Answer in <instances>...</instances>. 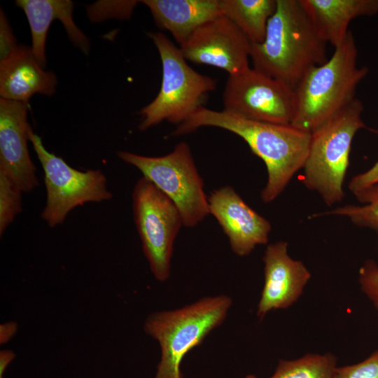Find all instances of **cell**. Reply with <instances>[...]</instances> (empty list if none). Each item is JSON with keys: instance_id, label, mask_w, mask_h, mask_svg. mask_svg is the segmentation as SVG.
I'll return each mask as SVG.
<instances>
[{"instance_id": "1", "label": "cell", "mask_w": 378, "mask_h": 378, "mask_svg": "<svg viewBox=\"0 0 378 378\" xmlns=\"http://www.w3.org/2000/svg\"><path fill=\"white\" fill-rule=\"evenodd\" d=\"M205 126L219 127L238 135L264 162L267 181L261 199L265 203L274 201L284 191L295 174L304 167L309 155L310 132L290 124L252 120L204 106L178 125L172 135L188 134Z\"/></svg>"}, {"instance_id": "2", "label": "cell", "mask_w": 378, "mask_h": 378, "mask_svg": "<svg viewBox=\"0 0 378 378\" xmlns=\"http://www.w3.org/2000/svg\"><path fill=\"white\" fill-rule=\"evenodd\" d=\"M253 68L293 89L312 67L327 62L320 37L300 0H276L264 41L251 43Z\"/></svg>"}, {"instance_id": "3", "label": "cell", "mask_w": 378, "mask_h": 378, "mask_svg": "<svg viewBox=\"0 0 378 378\" xmlns=\"http://www.w3.org/2000/svg\"><path fill=\"white\" fill-rule=\"evenodd\" d=\"M358 49L351 31L324 64L311 68L295 87L293 126L312 133L356 97L369 69L357 66Z\"/></svg>"}, {"instance_id": "4", "label": "cell", "mask_w": 378, "mask_h": 378, "mask_svg": "<svg viewBox=\"0 0 378 378\" xmlns=\"http://www.w3.org/2000/svg\"><path fill=\"white\" fill-rule=\"evenodd\" d=\"M232 304L226 295L207 296L178 309L150 314L144 330L161 350L154 378H182L180 365L185 355L223 323Z\"/></svg>"}, {"instance_id": "5", "label": "cell", "mask_w": 378, "mask_h": 378, "mask_svg": "<svg viewBox=\"0 0 378 378\" xmlns=\"http://www.w3.org/2000/svg\"><path fill=\"white\" fill-rule=\"evenodd\" d=\"M363 110L361 101L355 98L311 133L303 183L318 193L328 206L341 202L344 196L343 184L352 141L356 133L365 127Z\"/></svg>"}, {"instance_id": "6", "label": "cell", "mask_w": 378, "mask_h": 378, "mask_svg": "<svg viewBox=\"0 0 378 378\" xmlns=\"http://www.w3.org/2000/svg\"><path fill=\"white\" fill-rule=\"evenodd\" d=\"M162 66L160 90L156 97L141 111L140 130L164 120L180 125L188 119L216 88V80L189 66L177 48L163 33L149 34Z\"/></svg>"}, {"instance_id": "7", "label": "cell", "mask_w": 378, "mask_h": 378, "mask_svg": "<svg viewBox=\"0 0 378 378\" xmlns=\"http://www.w3.org/2000/svg\"><path fill=\"white\" fill-rule=\"evenodd\" d=\"M118 156L137 168L174 203L185 227H195L209 214L204 183L187 143L180 142L171 153L160 157L129 151H120Z\"/></svg>"}, {"instance_id": "8", "label": "cell", "mask_w": 378, "mask_h": 378, "mask_svg": "<svg viewBox=\"0 0 378 378\" xmlns=\"http://www.w3.org/2000/svg\"><path fill=\"white\" fill-rule=\"evenodd\" d=\"M28 135L44 172L46 203L41 218L50 227L62 224L77 206L112 198L106 176L101 170L76 169L62 158L47 150L41 138L31 127Z\"/></svg>"}, {"instance_id": "9", "label": "cell", "mask_w": 378, "mask_h": 378, "mask_svg": "<svg viewBox=\"0 0 378 378\" xmlns=\"http://www.w3.org/2000/svg\"><path fill=\"white\" fill-rule=\"evenodd\" d=\"M132 207L150 269L158 281H165L170 275L174 243L183 225L181 215L174 203L145 176L134 187Z\"/></svg>"}, {"instance_id": "10", "label": "cell", "mask_w": 378, "mask_h": 378, "mask_svg": "<svg viewBox=\"0 0 378 378\" xmlns=\"http://www.w3.org/2000/svg\"><path fill=\"white\" fill-rule=\"evenodd\" d=\"M223 110L260 122L290 124L295 111L294 90L254 68L228 76L223 93Z\"/></svg>"}, {"instance_id": "11", "label": "cell", "mask_w": 378, "mask_h": 378, "mask_svg": "<svg viewBox=\"0 0 378 378\" xmlns=\"http://www.w3.org/2000/svg\"><path fill=\"white\" fill-rule=\"evenodd\" d=\"M179 48L186 60L218 67L229 76L250 67L251 42L225 15L201 25Z\"/></svg>"}, {"instance_id": "12", "label": "cell", "mask_w": 378, "mask_h": 378, "mask_svg": "<svg viewBox=\"0 0 378 378\" xmlns=\"http://www.w3.org/2000/svg\"><path fill=\"white\" fill-rule=\"evenodd\" d=\"M209 214L218 220L238 256L249 255L258 245L266 244L270 223L250 207L230 186L214 190L208 197Z\"/></svg>"}, {"instance_id": "13", "label": "cell", "mask_w": 378, "mask_h": 378, "mask_svg": "<svg viewBox=\"0 0 378 378\" xmlns=\"http://www.w3.org/2000/svg\"><path fill=\"white\" fill-rule=\"evenodd\" d=\"M288 242L267 245L264 262V286L256 314L263 318L273 310L285 309L298 300L311 279L304 264L288 253Z\"/></svg>"}, {"instance_id": "14", "label": "cell", "mask_w": 378, "mask_h": 378, "mask_svg": "<svg viewBox=\"0 0 378 378\" xmlns=\"http://www.w3.org/2000/svg\"><path fill=\"white\" fill-rule=\"evenodd\" d=\"M29 104L0 98V167L9 171L23 192L38 185L28 150Z\"/></svg>"}, {"instance_id": "15", "label": "cell", "mask_w": 378, "mask_h": 378, "mask_svg": "<svg viewBox=\"0 0 378 378\" xmlns=\"http://www.w3.org/2000/svg\"><path fill=\"white\" fill-rule=\"evenodd\" d=\"M57 83L55 74L45 70L27 46L19 45L0 61L1 98L29 103L35 94H53Z\"/></svg>"}, {"instance_id": "16", "label": "cell", "mask_w": 378, "mask_h": 378, "mask_svg": "<svg viewBox=\"0 0 378 378\" xmlns=\"http://www.w3.org/2000/svg\"><path fill=\"white\" fill-rule=\"evenodd\" d=\"M15 4L23 10L31 35V50L37 61L45 67L46 43L52 22L59 20L71 42L84 53L89 50V41L73 19L74 3L69 0H18Z\"/></svg>"}, {"instance_id": "17", "label": "cell", "mask_w": 378, "mask_h": 378, "mask_svg": "<svg viewBox=\"0 0 378 378\" xmlns=\"http://www.w3.org/2000/svg\"><path fill=\"white\" fill-rule=\"evenodd\" d=\"M320 37L335 48L345 39L350 22L378 13V0H300Z\"/></svg>"}, {"instance_id": "18", "label": "cell", "mask_w": 378, "mask_h": 378, "mask_svg": "<svg viewBox=\"0 0 378 378\" xmlns=\"http://www.w3.org/2000/svg\"><path fill=\"white\" fill-rule=\"evenodd\" d=\"M157 25L179 46L204 23L223 15L220 0H144Z\"/></svg>"}, {"instance_id": "19", "label": "cell", "mask_w": 378, "mask_h": 378, "mask_svg": "<svg viewBox=\"0 0 378 378\" xmlns=\"http://www.w3.org/2000/svg\"><path fill=\"white\" fill-rule=\"evenodd\" d=\"M223 15L229 18L251 43H262L276 0H220Z\"/></svg>"}, {"instance_id": "20", "label": "cell", "mask_w": 378, "mask_h": 378, "mask_svg": "<svg viewBox=\"0 0 378 378\" xmlns=\"http://www.w3.org/2000/svg\"><path fill=\"white\" fill-rule=\"evenodd\" d=\"M337 358L332 353L306 354L294 360L280 359L268 378H333Z\"/></svg>"}, {"instance_id": "21", "label": "cell", "mask_w": 378, "mask_h": 378, "mask_svg": "<svg viewBox=\"0 0 378 378\" xmlns=\"http://www.w3.org/2000/svg\"><path fill=\"white\" fill-rule=\"evenodd\" d=\"M354 195L360 205L346 204L313 216L333 215L346 217L358 227L368 228L378 233V183Z\"/></svg>"}, {"instance_id": "22", "label": "cell", "mask_w": 378, "mask_h": 378, "mask_svg": "<svg viewBox=\"0 0 378 378\" xmlns=\"http://www.w3.org/2000/svg\"><path fill=\"white\" fill-rule=\"evenodd\" d=\"M22 189L11 174L0 167V234L22 211Z\"/></svg>"}, {"instance_id": "23", "label": "cell", "mask_w": 378, "mask_h": 378, "mask_svg": "<svg viewBox=\"0 0 378 378\" xmlns=\"http://www.w3.org/2000/svg\"><path fill=\"white\" fill-rule=\"evenodd\" d=\"M333 378H378V350L361 362L337 367Z\"/></svg>"}, {"instance_id": "24", "label": "cell", "mask_w": 378, "mask_h": 378, "mask_svg": "<svg viewBox=\"0 0 378 378\" xmlns=\"http://www.w3.org/2000/svg\"><path fill=\"white\" fill-rule=\"evenodd\" d=\"M358 283L362 292L378 312V264L366 260L358 271Z\"/></svg>"}, {"instance_id": "25", "label": "cell", "mask_w": 378, "mask_h": 378, "mask_svg": "<svg viewBox=\"0 0 378 378\" xmlns=\"http://www.w3.org/2000/svg\"><path fill=\"white\" fill-rule=\"evenodd\" d=\"M378 134V130L370 129ZM378 183V161L368 170L354 176L349 183V189L356 193Z\"/></svg>"}, {"instance_id": "26", "label": "cell", "mask_w": 378, "mask_h": 378, "mask_svg": "<svg viewBox=\"0 0 378 378\" xmlns=\"http://www.w3.org/2000/svg\"><path fill=\"white\" fill-rule=\"evenodd\" d=\"M1 58L0 61L10 55L19 45H17L15 36L10 27L7 18L1 9L0 14Z\"/></svg>"}, {"instance_id": "27", "label": "cell", "mask_w": 378, "mask_h": 378, "mask_svg": "<svg viewBox=\"0 0 378 378\" xmlns=\"http://www.w3.org/2000/svg\"><path fill=\"white\" fill-rule=\"evenodd\" d=\"M18 325L15 321H10L0 326V344L7 343L17 332Z\"/></svg>"}, {"instance_id": "28", "label": "cell", "mask_w": 378, "mask_h": 378, "mask_svg": "<svg viewBox=\"0 0 378 378\" xmlns=\"http://www.w3.org/2000/svg\"><path fill=\"white\" fill-rule=\"evenodd\" d=\"M15 354L10 349H4L0 351V378H4L5 372L14 360Z\"/></svg>"}]
</instances>
